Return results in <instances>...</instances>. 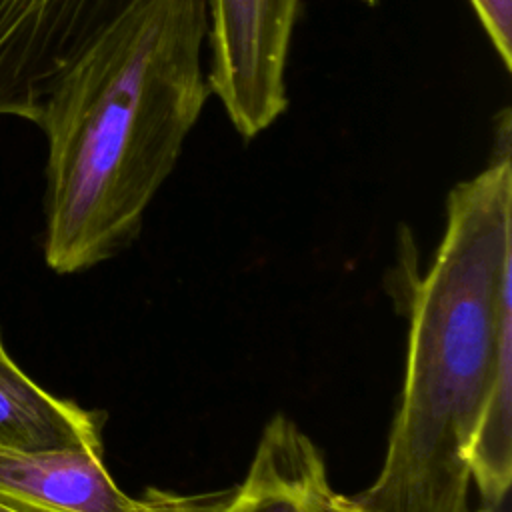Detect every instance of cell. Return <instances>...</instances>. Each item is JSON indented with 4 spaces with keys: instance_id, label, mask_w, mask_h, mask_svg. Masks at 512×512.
<instances>
[{
    "instance_id": "obj_2",
    "label": "cell",
    "mask_w": 512,
    "mask_h": 512,
    "mask_svg": "<svg viewBox=\"0 0 512 512\" xmlns=\"http://www.w3.org/2000/svg\"><path fill=\"white\" fill-rule=\"evenodd\" d=\"M512 160L458 182L428 272L410 296L406 374L374 482L344 512H480L468 450L502 356L512 350Z\"/></svg>"
},
{
    "instance_id": "obj_6",
    "label": "cell",
    "mask_w": 512,
    "mask_h": 512,
    "mask_svg": "<svg viewBox=\"0 0 512 512\" xmlns=\"http://www.w3.org/2000/svg\"><path fill=\"white\" fill-rule=\"evenodd\" d=\"M212 512H344L318 446L278 414L262 430L244 480Z\"/></svg>"
},
{
    "instance_id": "obj_5",
    "label": "cell",
    "mask_w": 512,
    "mask_h": 512,
    "mask_svg": "<svg viewBox=\"0 0 512 512\" xmlns=\"http://www.w3.org/2000/svg\"><path fill=\"white\" fill-rule=\"evenodd\" d=\"M102 452L0 448V504L16 512H212L226 494L150 488L130 496L108 474Z\"/></svg>"
},
{
    "instance_id": "obj_8",
    "label": "cell",
    "mask_w": 512,
    "mask_h": 512,
    "mask_svg": "<svg viewBox=\"0 0 512 512\" xmlns=\"http://www.w3.org/2000/svg\"><path fill=\"white\" fill-rule=\"evenodd\" d=\"M502 66H512V0H470Z\"/></svg>"
},
{
    "instance_id": "obj_7",
    "label": "cell",
    "mask_w": 512,
    "mask_h": 512,
    "mask_svg": "<svg viewBox=\"0 0 512 512\" xmlns=\"http://www.w3.org/2000/svg\"><path fill=\"white\" fill-rule=\"evenodd\" d=\"M106 414L58 398L10 358L0 332V448L20 452L104 450Z\"/></svg>"
},
{
    "instance_id": "obj_3",
    "label": "cell",
    "mask_w": 512,
    "mask_h": 512,
    "mask_svg": "<svg viewBox=\"0 0 512 512\" xmlns=\"http://www.w3.org/2000/svg\"><path fill=\"white\" fill-rule=\"evenodd\" d=\"M302 0H208L210 92L252 140L286 110V66Z\"/></svg>"
},
{
    "instance_id": "obj_9",
    "label": "cell",
    "mask_w": 512,
    "mask_h": 512,
    "mask_svg": "<svg viewBox=\"0 0 512 512\" xmlns=\"http://www.w3.org/2000/svg\"><path fill=\"white\" fill-rule=\"evenodd\" d=\"M0 512H16V510H12V508H8V506L0 504Z\"/></svg>"
},
{
    "instance_id": "obj_1",
    "label": "cell",
    "mask_w": 512,
    "mask_h": 512,
    "mask_svg": "<svg viewBox=\"0 0 512 512\" xmlns=\"http://www.w3.org/2000/svg\"><path fill=\"white\" fill-rule=\"evenodd\" d=\"M206 44L208 0H136L58 76L36 120L50 270H88L138 236L212 94Z\"/></svg>"
},
{
    "instance_id": "obj_4",
    "label": "cell",
    "mask_w": 512,
    "mask_h": 512,
    "mask_svg": "<svg viewBox=\"0 0 512 512\" xmlns=\"http://www.w3.org/2000/svg\"><path fill=\"white\" fill-rule=\"evenodd\" d=\"M136 0H0V118L36 124L58 76Z\"/></svg>"
}]
</instances>
